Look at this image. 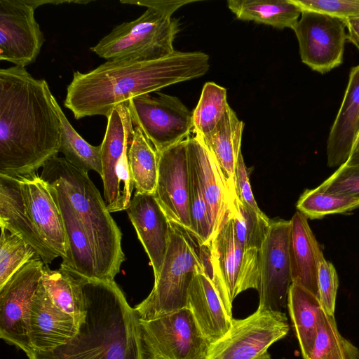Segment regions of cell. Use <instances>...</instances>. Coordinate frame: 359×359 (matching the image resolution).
I'll list each match as a JSON object with an SVG mask.
<instances>
[{"mask_svg":"<svg viewBox=\"0 0 359 359\" xmlns=\"http://www.w3.org/2000/svg\"><path fill=\"white\" fill-rule=\"evenodd\" d=\"M41 281L53 304L70 315L79 327L86 313L79 278L62 268L52 270L45 264Z\"/></svg>","mask_w":359,"mask_h":359,"instance_id":"obj_29","label":"cell"},{"mask_svg":"<svg viewBox=\"0 0 359 359\" xmlns=\"http://www.w3.org/2000/svg\"><path fill=\"white\" fill-rule=\"evenodd\" d=\"M205 53L180 52L154 60H109L87 72H74L64 105L76 119L107 118L130 99L201 77L210 68Z\"/></svg>","mask_w":359,"mask_h":359,"instance_id":"obj_2","label":"cell"},{"mask_svg":"<svg viewBox=\"0 0 359 359\" xmlns=\"http://www.w3.org/2000/svg\"><path fill=\"white\" fill-rule=\"evenodd\" d=\"M205 272L191 235L170 222V238L163 263L150 294L134 309L140 320H150L186 307L194 276Z\"/></svg>","mask_w":359,"mask_h":359,"instance_id":"obj_6","label":"cell"},{"mask_svg":"<svg viewBox=\"0 0 359 359\" xmlns=\"http://www.w3.org/2000/svg\"><path fill=\"white\" fill-rule=\"evenodd\" d=\"M18 178L27 212L38 232L64 259L66 243L63 221L49 184L36 173Z\"/></svg>","mask_w":359,"mask_h":359,"instance_id":"obj_20","label":"cell"},{"mask_svg":"<svg viewBox=\"0 0 359 359\" xmlns=\"http://www.w3.org/2000/svg\"><path fill=\"white\" fill-rule=\"evenodd\" d=\"M187 150L189 163L210 211L213 236L228 215L234 212L236 200L231 197L218 165L199 137H188Z\"/></svg>","mask_w":359,"mask_h":359,"instance_id":"obj_19","label":"cell"},{"mask_svg":"<svg viewBox=\"0 0 359 359\" xmlns=\"http://www.w3.org/2000/svg\"><path fill=\"white\" fill-rule=\"evenodd\" d=\"M126 212L149 258L156 278L168 246L170 221L152 194L135 191Z\"/></svg>","mask_w":359,"mask_h":359,"instance_id":"obj_17","label":"cell"},{"mask_svg":"<svg viewBox=\"0 0 359 359\" xmlns=\"http://www.w3.org/2000/svg\"><path fill=\"white\" fill-rule=\"evenodd\" d=\"M128 161L136 191L154 194L158 179V153L138 126H134Z\"/></svg>","mask_w":359,"mask_h":359,"instance_id":"obj_30","label":"cell"},{"mask_svg":"<svg viewBox=\"0 0 359 359\" xmlns=\"http://www.w3.org/2000/svg\"><path fill=\"white\" fill-rule=\"evenodd\" d=\"M257 359H271V355L267 352Z\"/></svg>","mask_w":359,"mask_h":359,"instance_id":"obj_44","label":"cell"},{"mask_svg":"<svg viewBox=\"0 0 359 359\" xmlns=\"http://www.w3.org/2000/svg\"><path fill=\"white\" fill-rule=\"evenodd\" d=\"M288 332L285 313L258 307L245 318H233L227 332L210 344L206 359H257Z\"/></svg>","mask_w":359,"mask_h":359,"instance_id":"obj_11","label":"cell"},{"mask_svg":"<svg viewBox=\"0 0 359 359\" xmlns=\"http://www.w3.org/2000/svg\"><path fill=\"white\" fill-rule=\"evenodd\" d=\"M187 139L158 154V179L154 195L170 221L190 233Z\"/></svg>","mask_w":359,"mask_h":359,"instance_id":"obj_16","label":"cell"},{"mask_svg":"<svg viewBox=\"0 0 359 359\" xmlns=\"http://www.w3.org/2000/svg\"><path fill=\"white\" fill-rule=\"evenodd\" d=\"M0 227L31 245L45 264L59 257L41 238L29 217L18 177L0 175Z\"/></svg>","mask_w":359,"mask_h":359,"instance_id":"obj_22","label":"cell"},{"mask_svg":"<svg viewBox=\"0 0 359 359\" xmlns=\"http://www.w3.org/2000/svg\"><path fill=\"white\" fill-rule=\"evenodd\" d=\"M73 318L58 309L40 281L29 320V338L34 351H46L66 344L77 332Z\"/></svg>","mask_w":359,"mask_h":359,"instance_id":"obj_21","label":"cell"},{"mask_svg":"<svg viewBox=\"0 0 359 359\" xmlns=\"http://www.w3.org/2000/svg\"><path fill=\"white\" fill-rule=\"evenodd\" d=\"M358 207V198L325 192L318 187L305 190L297 203L298 211L311 219L348 212Z\"/></svg>","mask_w":359,"mask_h":359,"instance_id":"obj_35","label":"cell"},{"mask_svg":"<svg viewBox=\"0 0 359 359\" xmlns=\"http://www.w3.org/2000/svg\"><path fill=\"white\" fill-rule=\"evenodd\" d=\"M45 79L25 67L0 69V175L35 174L60 152L61 126Z\"/></svg>","mask_w":359,"mask_h":359,"instance_id":"obj_1","label":"cell"},{"mask_svg":"<svg viewBox=\"0 0 359 359\" xmlns=\"http://www.w3.org/2000/svg\"><path fill=\"white\" fill-rule=\"evenodd\" d=\"M290 220H271L259 250V308L282 311L292 283L289 257Z\"/></svg>","mask_w":359,"mask_h":359,"instance_id":"obj_14","label":"cell"},{"mask_svg":"<svg viewBox=\"0 0 359 359\" xmlns=\"http://www.w3.org/2000/svg\"><path fill=\"white\" fill-rule=\"evenodd\" d=\"M53 102L61 126L60 152L77 168L86 172L94 170L102 176L101 145L87 142L72 127L55 97Z\"/></svg>","mask_w":359,"mask_h":359,"instance_id":"obj_31","label":"cell"},{"mask_svg":"<svg viewBox=\"0 0 359 359\" xmlns=\"http://www.w3.org/2000/svg\"><path fill=\"white\" fill-rule=\"evenodd\" d=\"M288 250L292 283L318 297V270L323 253L308 218L299 211L290 219Z\"/></svg>","mask_w":359,"mask_h":359,"instance_id":"obj_25","label":"cell"},{"mask_svg":"<svg viewBox=\"0 0 359 359\" xmlns=\"http://www.w3.org/2000/svg\"><path fill=\"white\" fill-rule=\"evenodd\" d=\"M287 306L302 355L304 359H308L323 309L318 297L294 283L290 287Z\"/></svg>","mask_w":359,"mask_h":359,"instance_id":"obj_27","label":"cell"},{"mask_svg":"<svg viewBox=\"0 0 359 359\" xmlns=\"http://www.w3.org/2000/svg\"><path fill=\"white\" fill-rule=\"evenodd\" d=\"M229 107L226 88L214 82L205 83L197 106L192 111L194 135L203 136L210 133Z\"/></svg>","mask_w":359,"mask_h":359,"instance_id":"obj_33","label":"cell"},{"mask_svg":"<svg viewBox=\"0 0 359 359\" xmlns=\"http://www.w3.org/2000/svg\"><path fill=\"white\" fill-rule=\"evenodd\" d=\"M318 297L323 310L334 315L339 280L334 265L324 255L320 259L318 270Z\"/></svg>","mask_w":359,"mask_h":359,"instance_id":"obj_39","label":"cell"},{"mask_svg":"<svg viewBox=\"0 0 359 359\" xmlns=\"http://www.w3.org/2000/svg\"><path fill=\"white\" fill-rule=\"evenodd\" d=\"M44 265L36 256L0 288V337L27 356L34 351L29 338V311Z\"/></svg>","mask_w":359,"mask_h":359,"instance_id":"obj_12","label":"cell"},{"mask_svg":"<svg viewBox=\"0 0 359 359\" xmlns=\"http://www.w3.org/2000/svg\"><path fill=\"white\" fill-rule=\"evenodd\" d=\"M308 359H359V349L340 334L334 315L323 310Z\"/></svg>","mask_w":359,"mask_h":359,"instance_id":"obj_32","label":"cell"},{"mask_svg":"<svg viewBox=\"0 0 359 359\" xmlns=\"http://www.w3.org/2000/svg\"><path fill=\"white\" fill-rule=\"evenodd\" d=\"M30 0H0V60L25 67L45 41Z\"/></svg>","mask_w":359,"mask_h":359,"instance_id":"obj_15","label":"cell"},{"mask_svg":"<svg viewBox=\"0 0 359 359\" xmlns=\"http://www.w3.org/2000/svg\"><path fill=\"white\" fill-rule=\"evenodd\" d=\"M40 176L56 181L78 214L95 253L98 279L114 280L125 260L122 233L88 172L55 156L43 165Z\"/></svg>","mask_w":359,"mask_h":359,"instance_id":"obj_4","label":"cell"},{"mask_svg":"<svg viewBox=\"0 0 359 359\" xmlns=\"http://www.w3.org/2000/svg\"><path fill=\"white\" fill-rule=\"evenodd\" d=\"M122 4L147 7L137 19L122 22L90 48L100 57L109 60L150 61L167 57L175 50L173 41L180 31L172 18L175 11L194 1L121 0Z\"/></svg>","mask_w":359,"mask_h":359,"instance_id":"obj_5","label":"cell"},{"mask_svg":"<svg viewBox=\"0 0 359 359\" xmlns=\"http://www.w3.org/2000/svg\"><path fill=\"white\" fill-rule=\"evenodd\" d=\"M145 359H206L210 344L187 308L160 318L140 319Z\"/></svg>","mask_w":359,"mask_h":359,"instance_id":"obj_9","label":"cell"},{"mask_svg":"<svg viewBox=\"0 0 359 359\" xmlns=\"http://www.w3.org/2000/svg\"><path fill=\"white\" fill-rule=\"evenodd\" d=\"M359 134V65L349 74L339 111L330 128L326 147L327 165L345 163Z\"/></svg>","mask_w":359,"mask_h":359,"instance_id":"obj_24","label":"cell"},{"mask_svg":"<svg viewBox=\"0 0 359 359\" xmlns=\"http://www.w3.org/2000/svg\"><path fill=\"white\" fill-rule=\"evenodd\" d=\"M302 11L326 14L344 20L359 17V0H292Z\"/></svg>","mask_w":359,"mask_h":359,"instance_id":"obj_40","label":"cell"},{"mask_svg":"<svg viewBox=\"0 0 359 359\" xmlns=\"http://www.w3.org/2000/svg\"><path fill=\"white\" fill-rule=\"evenodd\" d=\"M317 187L325 192L359 198V166L344 163Z\"/></svg>","mask_w":359,"mask_h":359,"instance_id":"obj_38","label":"cell"},{"mask_svg":"<svg viewBox=\"0 0 359 359\" xmlns=\"http://www.w3.org/2000/svg\"><path fill=\"white\" fill-rule=\"evenodd\" d=\"M227 4L238 19L278 29H293L302 11L292 0H229Z\"/></svg>","mask_w":359,"mask_h":359,"instance_id":"obj_28","label":"cell"},{"mask_svg":"<svg viewBox=\"0 0 359 359\" xmlns=\"http://www.w3.org/2000/svg\"><path fill=\"white\" fill-rule=\"evenodd\" d=\"M346 28L344 20L302 11L292 29L298 41L302 62L323 74L339 66L348 39Z\"/></svg>","mask_w":359,"mask_h":359,"instance_id":"obj_13","label":"cell"},{"mask_svg":"<svg viewBox=\"0 0 359 359\" xmlns=\"http://www.w3.org/2000/svg\"><path fill=\"white\" fill-rule=\"evenodd\" d=\"M126 104L133 126L141 129L158 154L187 139L192 132V111L175 96L144 94Z\"/></svg>","mask_w":359,"mask_h":359,"instance_id":"obj_10","label":"cell"},{"mask_svg":"<svg viewBox=\"0 0 359 359\" xmlns=\"http://www.w3.org/2000/svg\"><path fill=\"white\" fill-rule=\"evenodd\" d=\"M134 126L126 102L118 105L107 118L101 143L102 180L104 202L110 213L126 210L134 188L128 150Z\"/></svg>","mask_w":359,"mask_h":359,"instance_id":"obj_8","label":"cell"},{"mask_svg":"<svg viewBox=\"0 0 359 359\" xmlns=\"http://www.w3.org/2000/svg\"><path fill=\"white\" fill-rule=\"evenodd\" d=\"M42 179L49 184L63 221L66 257L62 259L60 268L76 277L98 279L95 253L78 214L56 181Z\"/></svg>","mask_w":359,"mask_h":359,"instance_id":"obj_18","label":"cell"},{"mask_svg":"<svg viewBox=\"0 0 359 359\" xmlns=\"http://www.w3.org/2000/svg\"><path fill=\"white\" fill-rule=\"evenodd\" d=\"M234 235L245 250H259L269 233L271 220L239 200L233 212Z\"/></svg>","mask_w":359,"mask_h":359,"instance_id":"obj_34","label":"cell"},{"mask_svg":"<svg viewBox=\"0 0 359 359\" xmlns=\"http://www.w3.org/2000/svg\"><path fill=\"white\" fill-rule=\"evenodd\" d=\"M235 189L237 199L256 211H262L257 205L252 192L249 172L241 152L236 163L235 172Z\"/></svg>","mask_w":359,"mask_h":359,"instance_id":"obj_41","label":"cell"},{"mask_svg":"<svg viewBox=\"0 0 359 359\" xmlns=\"http://www.w3.org/2000/svg\"><path fill=\"white\" fill-rule=\"evenodd\" d=\"M345 163L350 165L359 166V134L353 145L349 157Z\"/></svg>","mask_w":359,"mask_h":359,"instance_id":"obj_43","label":"cell"},{"mask_svg":"<svg viewBox=\"0 0 359 359\" xmlns=\"http://www.w3.org/2000/svg\"><path fill=\"white\" fill-rule=\"evenodd\" d=\"M79 278L86 313L76 334L29 359H145L139 316L114 280Z\"/></svg>","mask_w":359,"mask_h":359,"instance_id":"obj_3","label":"cell"},{"mask_svg":"<svg viewBox=\"0 0 359 359\" xmlns=\"http://www.w3.org/2000/svg\"><path fill=\"white\" fill-rule=\"evenodd\" d=\"M244 123L229 107L216 127L201 138L218 165L234 201L235 172L241 151Z\"/></svg>","mask_w":359,"mask_h":359,"instance_id":"obj_26","label":"cell"},{"mask_svg":"<svg viewBox=\"0 0 359 359\" xmlns=\"http://www.w3.org/2000/svg\"><path fill=\"white\" fill-rule=\"evenodd\" d=\"M189 166L190 234L196 239L200 246H208L213 233L212 217L208 203L201 189L197 176L190 163Z\"/></svg>","mask_w":359,"mask_h":359,"instance_id":"obj_37","label":"cell"},{"mask_svg":"<svg viewBox=\"0 0 359 359\" xmlns=\"http://www.w3.org/2000/svg\"><path fill=\"white\" fill-rule=\"evenodd\" d=\"M36 256L38 255L31 245L17 236L1 229L0 288Z\"/></svg>","mask_w":359,"mask_h":359,"instance_id":"obj_36","label":"cell"},{"mask_svg":"<svg viewBox=\"0 0 359 359\" xmlns=\"http://www.w3.org/2000/svg\"><path fill=\"white\" fill-rule=\"evenodd\" d=\"M200 247L205 273L212 280L226 311L232 316V304L236 297L248 289H258L259 250H245L236 240L233 212L226 217L209 245Z\"/></svg>","mask_w":359,"mask_h":359,"instance_id":"obj_7","label":"cell"},{"mask_svg":"<svg viewBox=\"0 0 359 359\" xmlns=\"http://www.w3.org/2000/svg\"><path fill=\"white\" fill-rule=\"evenodd\" d=\"M348 40L359 50V17L346 20Z\"/></svg>","mask_w":359,"mask_h":359,"instance_id":"obj_42","label":"cell"},{"mask_svg":"<svg viewBox=\"0 0 359 359\" xmlns=\"http://www.w3.org/2000/svg\"><path fill=\"white\" fill-rule=\"evenodd\" d=\"M186 308L192 313L200 330L211 344L229 330L233 316L226 311L210 278L197 273L188 290Z\"/></svg>","mask_w":359,"mask_h":359,"instance_id":"obj_23","label":"cell"}]
</instances>
